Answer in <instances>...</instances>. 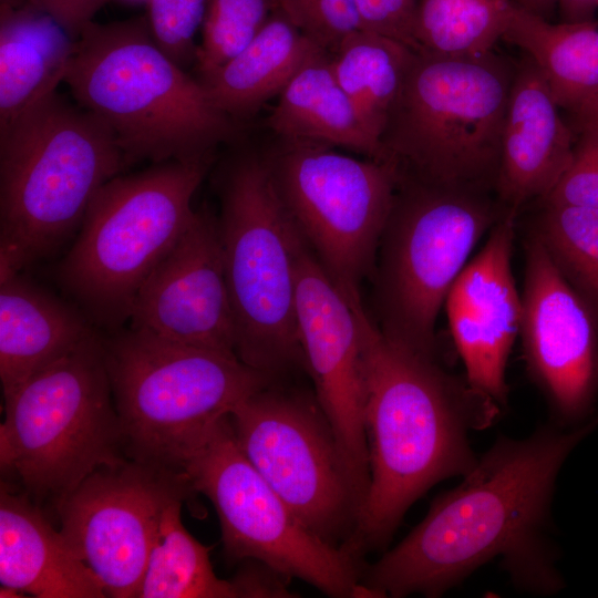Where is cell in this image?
Wrapping results in <instances>:
<instances>
[{
  "mask_svg": "<svg viewBox=\"0 0 598 598\" xmlns=\"http://www.w3.org/2000/svg\"><path fill=\"white\" fill-rule=\"evenodd\" d=\"M110 127L58 91L0 128V276L56 251L127 166Z\"/></svg>",
  "mask_w": 598,
  "mask_h": 598,
  "instance_id": "obj_4",
  "label": "cell"
},
{
  "mask_svg": "<svg viewBox=\"0 0 598 598\" xmlns=\"http://www.w3.org/2000/svg\"><path fill=\"white\" fill-rule=\"evenodd\" d=\"M507 210L493 192L400 176L370 278L373 320L388 339L440 351L435 327L448 291Z\"/></svg>",
  "mask_w": 598,
  "mask_h": 598,
  "instance_id": "obj_8",
  "label": "cell"
},
{
  "mask_svg": "<svg viewBox=\"0 0 598 598\" xmlns=\"http://www.w3.org/2000/svg\"><path fill=\"white\" fill-rule=\"evenodd\" d=\"M64 83L110 127L128 165L214 156L240 131L204 84L159 49L145 16L87 23Z\"/></svg>",
  "mask_w": 598,
  "mask_h": 598,
  "instance_id": "obj_3",
  "label": "cell"
},
{
  "mask_svg": "<svg viewBox=\"0 0 598 598\" xmlns=\"http://www.w3.org/2000/svg\"><path fill=\"white\" fill-rule=\"evenodd\" d=\"M214 156L117 175L97 192L58 279L95 322L117 329L157 264L189 225Z\"/></svg>",
  "mask_w": 598,
  "mask_h": 598,
  "instance_id": "obj_7",
  "label": "cell"
},
{
  "mask_svg": "<svg viewBox=\"0 0 598 598\" xmlns=\"http://www.w3.org/2000/svg\"><path fill=\"white\" fill-rule=\"evenodd\" d=\"M527 373L554 423L592 419L598 398V324L553 264L538 238L525 241L519 334Z\"/></svg>",
  "mask_w": 598,
  "mask_h": 598,
  "instance_id": "obj_16",
  "label": "cell"
},
{
  "mask_svg": "<svg viewBox=\"0 0 598 598\" xmlns=\"http://www.w3.org/2000/svg\"><path fill=\"white\" fill-rule=\"evenodd\" d=\"M529 231L598 324V208L540 203Z\"/></svg>",
  "mask_w": 598,
  "mask_h": 598,
  "instance_id": "obj_29",
  "label": "cell"
},
{
  "mask_svg": "<svg viewBox=\"0 0 598 598\" xmlns=\"http://www.w3.org/2000/svg\"><path fill=\"white\" fill-rule=\"evenodd\" d=\"M415 52L392 38L357 29L329 53L338 83L379 142Z\"/></svg>",
  "mask_w": 598,
  "mask_h": 598,
  "instance_id": "obj_27",
  "label": "cell"
},
{
  "mask_svg": "<svg viewBox=\"0 0 598 598\" xmlns=\"http://www.w3.org/2000/svg\"><path fill=\"white\" fill-rule=\"evenodd\" d=\"M276 0H209L195 66L203 81L243 51L266 25Z\"/></svg>",
  "mask_w": 598,
  "mask_h": 598,
  "instance_id": "obj_30",
  "label": "cell"
},
{
  "mask_svg": "<svg viewBox=\"0 0 598 598\" xmlns=\"http://www.w3.org/2000/svg\"><path fill=\"white\" fill-rule=\"evenodd\" d=\"M514 69L493 50L415 52L380 137L385 159L405 177L495 193Z\"/></svg>",
  "mask_w": 598,
  "mask_h": 598,
  "instance_id": "obj_5",
  "label": "cell"
},
{
  "mask_svg": "<svg viewBox=\"0 0 598 598\" xmlns=\"http://www.w3.org/2000/svg\"><path fill=\"white\" fill-rule=\"evenodd\" d=\"M300 31L328 53L351 32L360 29L355 0H276Z\"/></svg>",
  "mask_w": 598,
  "mask_h": 598,
  "instance_id": "obj_32",
  "label": "cell"
},
{
  "mask_svg": "<svg viewBox=\"0 0 598 598\" xmlns=\"http://www.w3.org/2000/svg\"><path fill=\"white\" fill-rule=\"evenodd\" d=\"M571 112L578 123L598 121V86L590 91Z\"/></svg>",
  "mask_w": 598,
  "mask_h": 598,
  "instance_id": "obj_37",
  "label": "cell"
},
{
  "mask_svg": "<svg viewBox=\"0 0 598 598\" xmlns=\"http://www.w3.org/2000/svg\"><path fill=\"white\" fill-rule=\"evenodd\" d=\"M557 3L558 0H519L518 6L535 14L548 19Z\"/></svg>",
  "mask_w": 598,
  "mask_h": 598,
  "instance_id": "obj_38",
  "label": "cell"
},
{
  "mask_svg": "<svg viewBox=\"0 0 598 598\" xmlns=\"http://www.w3.org/2000/svg\"><path fill=\"white\" fill-rule=\"evenodd\" d=\"M324 51L276 8L257 37L200 81L214 104L237 122L279 95L295 74Z\"/></svg>",
  "mask_w": 598,
  "mask_h": 598,
  "instance_id": "obj_25",
  "label": "cell"
},
{
  "mask_svg": "<svg viewBox=\"0 0 598 598\" xmlns=\"http://www.w3.org/2000/svg\"><path fill=\"white\" fill-rule=\"evenodd\" d=\"M95 333L78 310L20 272L0 276L3 395Z\"/></svg>",
  "mask_w": 598,
  "mask_h": 598,
  "instance_id": "obj_21",
  "label": "cell"
},
{
  "mask_svg": "<svg viewBox=\"0 0 598 598\" xmlns=\"http://www.w3.org/2000/svg\"><path fill=\"white\" fill-rule=\"evenodd\" d=\"M278 96L266 118L267 127L278 138L342 147L386 161L381 143L368 131L338 83L328 52L303 65Z\"/></svg>",
  "mask_w": 598,
  "mask_h": 598,
  "instance_id": "obj_24",
  "label": "cell"
},
{
  "mask_svg": "<svg viewBox=\"0 0 598 598\" xmlns=\"http://www.w3.org/2000/svg\"><path fill=\"white\" fill-rule=\"evenodd\" d=\"M360 29L398 40L417 52L414 38L417 0H355Z\"/></svg>",
  "mask_w": 598,
  "mask_h": 598,
  "instance_id": "obj_34",
  "label": "cell"
},
{
  "mask_svg": "<svg viewBox=\"0 0 598 598\" xmlns=\"http://www.w3.org/2000/svg\"><path fill=\"white\" fill-rule=\"evenodd\" d=\"M359 301L346 297L302 237L296 276L300 346L316 400L334 432L361 508L370 474Z\"/></svg>",
  "mask_w": 598,
  "mask_h": 598,
  "instance_id": "obj_15",
  "label": "cell"
},
{
  "mask_svg": "<svg viewBox=\"0 0 598 598\" xmlns=\"http://www.w3.org/2000/svg\"><path fill=\"white\" fill-rule=\"evenodd\" d=\"M74 48L32 0H0V128L56 91Z\"/></svg>",
  "mask_w": 598,
  "mask_h": 598,
  "instance_id": "obj_22",
  "label": "cell"
},
{
  "mask_svg": "<svg viewBox=\"0 0 598 598\" xmlns=\"http://www.w3.org/2000/svg\"><path fill=\"white\" fill-rule=\"evenodd\" d=\"M3 398L1 468L29 494L58 502L97 468L126 460L97 333Z\"/></svg>",
  "mask_w": 598,
  "mask_h": 598,
  "instance_id": "obj_10",
  "label": "cell"
},
{
  "mask_svg": "<svg viewBox=\"0 0 598 598\" xmlns=\"http://www.w3.org/2000/svg\"><path fill=\"white\" fill-rule=\"evenodd\" d=\"M130 320L131 327L166 340L236 354L218 218L207 208L195 212L144 281Z\"/></svg>",
  "mask_w": 598,
  "mask_h": 598,
  "instance_id": "obj_17",
  "label": "cell"
},
{
  "mask_svg": "<svg viewBox=\"0 0 598 598\" xmlns=\"http://www.w3.org/2000/svg\"><path fill=\"white\" fill-rule=\"evenodd\" d=\"M514 6L512 0H417V52L470 56L492 51Z\"/></svg>",
  "mask_w": 598,
  "mask_h": 598,
  "instance_id": "obj_28",
  "label": "cell"
},
{
  "mask_svg": "<svg viewBox=\"0 0 598 598\" xmlns=\"http://www.w3.org/2000/svg\"><path fill=\"white\" fill-rule=\"evenodd\" d=\"M190 488L133 460L97 468L56 502L61 533L105 595L136 597L164 507Z\"/></svg>",
  "mask_w": 598,
  "mask_h": 598,
  "instance_id": "obj_14",
  "label": "cell"
},
{
  "mask_svg": "<svg viewBox=\"0 0 598 598\" xmlns=\"http://www.w3.org/2000/svg\"><path fill=\"white\" fill-rule=\"evenodd\" d=\"M543 74L526 55L514 69L496 196L508 209L548 196L568 169L573 134Z\"/></svg>",
  "mask_w": 598,
  "mask_h": 598,
  "instance_id": "obj_19",
  "label": "cell"
},
{
  "mask_svg": "<svg viewBox=\"0 0 598 598\" xmlns=\"http://www.w3.org/2000/svg\"><path fill=\"white\" fill-rule=\"evenodd\" d=\"M597 426L598 414L577 427L551 422L525 439L498 436L396 546L362 566L367 597H440L496 558L519 591L561 590L550 537L555 485L568 455Z\"/></svg>",
  "mask_w": 598,
  "mask_h": 598,
  "instance_id": "obj_1",
  "label": "cell"
},
{
  "mask_svg": "<svg viewBox=\"0 0 598 598\" xmlns=\"http://www.w3.org/2000/svg\"><path fill=\"white\" fill-rule=\"evenodd\" d=\"M517 212L508 209L451 287L445 310L470 382L507 404L506 368L519 334L522 295L512 270Z\"/></svg>",
  "mask_w": 598,
  "mask_h": 598,
  "instance_id": "obj_18",
  "label": "cell"
},
{
  "mask_svg": "<svg viewBox=\"0 0 598 598\" xmlns=\"http://www.w3.org/2000/svg\"><path fill=\"white\" fill-rule=\"evenodd\" d=\"M563 22L594 20L598 0H558Z\"/></svg>",
  "mask_w": 598,
  "mask_h": 598,
  "instance_id": "obj_36",
  "label": "cell"
},
{
  "mask_svg": "<svg viewBox=\"0 0 598 598\" xmlns=\"http://www.w3.org/2000/svg\"><path fill=\"white\" fill-rule=\"evenodd\" d=\"M262 156L296 228L346 297L361 300L399 185L396 164L280 138Z\"/></svg>",
  "mask_w": 598,
  "mask_h": 598,
  "instance_id": "obj_12",
  "label": "cell"
},
{
  "mask_svg": "<svg viewBox=\"0 0 598 598\" xmlns=\"http://www.w3.org/2000/svg\"><path fill=\"white\" fill-rule=\"evenodd\" d=\"M571 163L551 193L539 203L598 208V121L578 123Z\"/></svg>",
  "mask_w": 598,
  "mask_h": 598,
  "instance_id": "obj_33",
  "label": "cell"
},
{
  "mask_svg": "<svg viewBox=\"0 0 598 598\" xmlns=\"http://www.w3.org/2000/svg\"><path fill=\"white\" fill-rule=\"evenodd\" d=\"M502 39L534 61L559 107L573 111L598 86V21L550 23L515 3Z\"/></svg>",
  "mask_w": 598,
  "mask_h": 598,
  "instance_id": "obj_26",
  "label": "cell"
},
{
  "mask_svg": "<svg viewBox=\"0 0 598 598\" xmlns=\"http://www.w3.org/2000/svg\"><path fill=\"white\" fill-rule=\"evenodd\" d=\"M54 18L65 31L78 39L84 27L93 21L96 12L110 0H32Z\"/></svg>",
  "mask_w": 598,
  "mask_h": 598,
  "instance_id": "obj_35",
  "label": "cell"
},
{
  "mask_svg": "<svg viewBox=\"0 0 598 598\" xmlns=\"http://www.w3.org/2000/svg\"><path fill=\"white\" fill-rule=\"evenodd\" d=\"M0 582L38 598H103L105 591L61 530L38 506L0 493Z\"/></svg>",
  "mask_w": 598,
  "mask_h": 598,
  "instance_id": "obj_20",
  "label": "cell"
},
{
  "mask_svg": "<svg viewBox=\"0 0 598 598\" xmlns=\"http://www.w3.org/2000/svg\"><path fill=\"white\" fill-rule=\"evenodd\" d=\"M181 475L213 503L229 558L251 559L334 598H362V565L344 546L313 533L241 452L229 415L187 453Z\"/></svg>",
  "mask_w": 598,
  "mask_h": 598,
  "instance_id": "obj_11",
  "label": "cell"
},
{
  "mask_svg": "<svg viewBox=\"0 0 598 598\" xmlns=\"http://www.w3.org/2000/svg\"><path fill=\"white\" fill-rule=\"evenodd\" d=\"M229 420L241 452L293 513L328 543L346 544L360 503L316 396L271 383L240 401Z\"/></svg>",
  "mask_w": 598,
  "mask_h": 598,
  "instance_id": "obj_13",
  "label": "cell"
},
{
  "mask_svg": "<svg viewBox=\"0 0 598 598\" xmlns=\"http://www.w3.org/2000/svg\"><path fill=\"white\" fill-rule=\"evenodd\" d=\"M182 499L164 507L136 598H237L286 597L285 580L261 566L233 580L214 573L209 548L185 528Z\"/></svg>",
  "mask_w": 598,
  "mask_h": 598,
  "instance_id": "obj_23",
  "label": "cell"
},
{
  "mask_svg": "<svg viewBox=\"0 0 598 598\" xmlns=\"http://www.w3.org/2000/svg\"><path fill=\"white\" fill-rule=\"evenodd\" d=\"M218 228L237 357L274 381L306 370L296 312L302 236L262 155L244 154L228 167L220 186Z\"/></svg>",
  "mask_w": 598,
  "mask_h": 598,
  "instance_id": "obj_9",
  "label": "cell"
},
{
  "mask_svg": "<svg viewBox=\"0 0 598 598\" xmlns=\"http://www.w3.org/2000/svg\"><path fill=\"white\" fill-rule=\"evenodd\" d=\"M103 346L125 454L177 475L210 426L275 383L236 354L166 340L131 326L103 338Z\"/></svg>",
  "mask_w": 598,
  "mask_h": 598,
  "instance_id": "obj_6",
  "label": "cell"
},
{
  "mask_svg": "<svg viewBox=\"0 0 598 598\" xmlns=\"http://www.w3.org/2000/svg\"><path fill=\"white\" fill-rule=\"evenodd\" d=\"M146 20L155 43L174 62L195 63V34L202 27L209 0H147Z\"/></svg>",
  "mask_w": 598,
  "mask_h": 598,
  "instance_id": "obj_31",
  "label": "cell"
},
{
  "mask_svg": "<svg viewBox=\"0 0 598 598\" xmlns=\"http://www.w3.org/2000/svg\"><path fill=\"white\" fill-rule=\"evenodd\" d=\"M362 339L369 486L350 538L357 557L383 548L406 511L433 485L477 463L470 434L492 426L502 406L443 361L441 352L388 339L363 302Z\"/></svg>",
  "mask_w": 598,
  "mask_h": 598,
  "instance_id": "obj_2",
  "label": "cell"
}]
</instances>
